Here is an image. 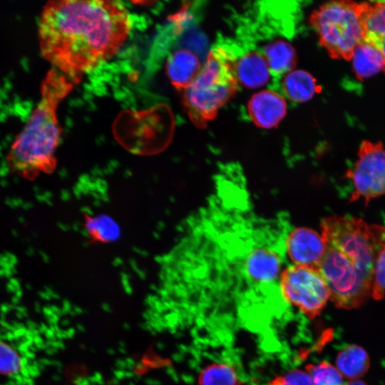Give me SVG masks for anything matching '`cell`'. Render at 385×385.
Masks as SVG:
<instances>
[{
    "label": "cell",
    "mask_w": 385,
    "mask_h": 385,
    "mask_svg": "<svg viewBox=\"0 0 385 385\" xmlns=\"http://www.w3.org/2000/svg\"><path fill=\"white\" fill-rule=\"evenodd\" d=\"M132 29V16L121 1H50L38 24L40 52L52 68L76 82L113 57Z\"/></svg>",
    "instance_id": "obj_1"
},
{
    "label": "cell",
    "mask_w": 385,
    "mask_h": 385,
    "mask_svg": "<svg viewBox=\"0 0 385 385\" xmlns=\"http://www.w3.org/2000/svg\"><path fill=\"white\" fill-rule=\"evenodd\" d=\"M324 252L318 267L338 308L354 309L371 296L375 265L385 246V227L333 215L320 223Z\"/></svg>",
    "instance_id": "obj_2"
},
{
    "label": "cell",
    "mask_w": 385,
    "mask_h": 385,
    "mask_svg": "<svg viewBox=\"0 0 385 385\" xmlns=\"http://www.w3.org/2000/svg\"><path fill=\"white\" fill-rule=\"evenodd\" d=\"M74 83L56 69L46 73L41 84L39 101L6 155L7 165L13 173L34 180L55 170L61 135L57 110Z\"/></svg>",
    "instance_id": "obj_3"
},
{
    "label": "cell",
    "mask_w": 385,
    "mask_h": 385,
    "mask_svg": "<svg viewBox=\"0 0 385 385\" xmlns=\"http://www.w3.org/2000/svg\"><path fill=\"white\" fill-rule=\"evenodd\" d=\"M235 54L225 46H215L192 83L183 91V104L194 125L203 128L236 93Z\"/></svg>",
    "instance_id": "obj_4"
},
{
    "label": "cell",
    "mask_w": 385,
    "mask_h": 385,
    "mask_svg": "<svg viewBox=\"0 0 385 385\" xmlns=\"http://www.w3.org/2000/svg\"><path fill=\"white\" fill-rule=\"evenodd\" d=\"M363 9V2L332 1L312 13L310 22L332 58L351 61L355 48L364 40Z\"/></svg>",
    "instance_id": "obj_5"
},
{
    "label": "cell",
    "mask_w": 385,
    "mask_h": 385,
    "mask_svg": "<svg viewBox=\"0 0 385 385\" xmlns=\"http://www.w3.org/2000/svg\"><path fill=\"white\" fill-rule=\"evenodd\" d=\"M279 284L284 301L310 319L321 314L330 299L329 288L318 266L290 264L282 271Z\"/></svg>",
    "instance_id": "obj_6"
},
{
    "label": "cell",
    "mask_w": 385,
    "mask_h": 385,
    "mask_svg": "<svg viewBox=\"0 0 385 385\" xmlns=\"http://www.w3.org/2000/svg\"><path fill=\"white\" fill-rule=\"evenodd\" d=\"M346 177L353 183L349 202L360 198L368 205L370 200L385 195V146L382 142L364 140L360 144L357 159Z\"/></svg>",
    "instance_id": "obj_7"
},
{
    "label": "cell",
    "mask_w": 385,
    "mask_h": 385,
    "mask_svg": "<svg viewBox=\"0 0 385 385\" xmlns=\"http://www.w3.org/2000/svg\"><path fill=\"white\" fill-rule=\"evenodd\" d=\"M286 251L293 265L318 266L324 252V243L316 231L295 228L287 237Z\"/></svg>",
    "instance_id": "obj_8"
},
{
    "label": "cell",
    "mask_w": 385,
    "mask_h": 385,
    "mask_svg": "<svg viewBox=\"0 0 385 385\" xmlns=\"http://www.w3.org/2000/svg\"><path fill=\"white\" fill-rule=\"evenodd\" d=\"M287 104L278 93L265 90L255 93L248 103V111L254 123L263 128L276 126L284 117Z\"/></svg>",
    "instance_id": "obj_9"
},
{
    "label": "cell",
    "mask_w": 385,
    "mask_h": 385,
    "mask_svg": "<svg viewBox=\"0 0 385 385\" xmlns=\"http://www.w3.org/2000/svg\"><path fill=\"white\" fill-rule=\"evenodd\" d=\"M202 68L197 56L192 51L181 48L171 53L166 61V73L172 85L178 91L186 89Z\"/></svg>",
    "instance_id": "obj_10"
},
{
    "label": "cell",
    "mask_w": 385,
    "mask_h": 385,
    "mask_svg": "<svg viewBox=\"0 0 385 385\" xmlns=\"http://www.w3.org/2000/svg\"><path fill=\"white\" fill-rule=\"evenodd\" d=\"M235 70L237 81L248 88H256L266 84L270 70L262 53L248 51L236 60Z\"/></svg>",
    "instance_id": "obj_11"
},
{
    "label": "cell",
    "mask_w": 385,
    "mask_h": 385,
    "mask_svg": "<svg viewBox=\"0 0 385 385\" xmlns=\"http://www.w3.org/2000/svg\"><path fill=\"white\" fill-rule=\"evenodd\" d=\"M351 61L354 73L360 81L383 71L385 65L384 56L381 50L364 40L355 48Z\"/></svg>",
    "instance_id": "obj_12"
},
{
    "label": "cell",
    "mask_w": 385,
    "mask_h": 385,
    "mask_svg": "<svg viewBox=\"0 0 385 385\" xmlns=\"http://www.w3.org/2000/svg\"><path fill=\"white\" fill-rule=\"evenodd\" d=\"M83 226L91 245L110 244L117 241L120 236L118 222L105 213L89 214L84 212Z\"/></svg>",
    "instance_id": "obj_13"
},
{
    "label": "cell",
    "mask_w": 385,
    "mask_h": 385,
    "mask_svg": "<svg viewBox=\"0 0 385 385\" xmlns=\"http://www.w3.org/2000/svg\"><path fill=\"white\" fill-rule=\"evenodd\" d=\"M364 41L385 53V1L363 2Z\"/></svg>",
    "instance_id": "obj_14"
},
{
    "label": "cell",
    "mask_w": 385,
    "mask_h": 385,
    "mask_svg": "<svg viewBox=\"0 0 385 385\" xmlns=\"http://www.w3.org/2000/svg\"><path fill=\"white\" fill-rule=\"evenodd\" d=\"M262 55L267 62L270 72L275 75L291 71L297 63L294 48L282 39H276L267 43L263 48Z\"/></svg>",
    "instance_id": "obj_15"
},
{
    "label": "cell",
    "mask_w": 385,
    "mask_h": 385,
    "mask_svg": "<svg viewBox=\"0 0 385 385\" xmlns=\"http://www.w3.org/2000/svg\"><path fill=\"white\" fill-rule=\"evenodd\" d=\"M336 364L343 376L354 380L368 370L369 358L363 348L351 344L339 351Z\"/></svg>",
    "instance_id": "obj_16"
},
{
    "label": "cell",
    "mask_w": 385,
    "mask_h": 385,
    "mask_svg": "<svg viewBox=\"0 0 385 385\" xmlns=\"http://www.w3.org/2000/svg\"><path fill=\"white\" fill-rule=\"evenodd\" d=\"M317 87L313 76L302 70L289 72L283 81L285 95L292 101L298 103L311 99L316 93Z\"/></svg>",
    "instance_id": "obj_17"
},
{
    "label": "cell",
    "mask_w": 385,
    "mask_h": 385,
    "mask_svg": "<svg viewBox=\"0 0 385 385\" xmlns=\"http://www.w3.org/2000/svg\"><path fill=\"white\" fill-rule=\"evenodd\" d=\"M198 382L199 385H240L235 369L224 363L205 367L199 375Z\"/></svg>",
    "instance_id": "obj_18"
},
{
    "label": "cell",
    "mask_w": 385,
    "mask_h": 385,
    "mask_svg": "<svg viewBox=\"0 0 385 385\" xmlns=\"http://www.w3.org/2000/svg\"><path fill=\"white\" fill-rule=\"evenodd\" d=\"M24 360L18 349L9 342L0 339V374L16 376L24 369Z\"/></svg>",
    "instance_id": "obj_19"
},
{
    "label": "cell",
    "mask_w": 385,
    "mask_h": 385,
    "mask_svg": "<svg viewBox=\"0 0 385 385\" xmlns=\"http://www.w3.org/2000/svg\"><path fill=\"white\" fill-rule=\"evenodd\" d=\"M313 385H342L343 376L337 369L327 361L309 364L306 366Z\"/></svg>",
    "instance_id": "obj_20"
},
{
    "label": "cell",
    "mask_w": 385,
    "mask_h": 385,
    "mask_svg": "<svg viewBox=\"0 0 385 385\" xmlns=\"http://www.w3.org/2000/svg\"><path fill=\"white\" fill-rule=\"evenodd\" d=\"M385 295V246L377 257L374 282L371 288V296L375 299H380Z\"/></svg>",
    "instance_id": "obj_21"
},
{
    "label": "cell",
    "mask_w": 385,
    "mask_h": 385,
    "mask_svg": "<svg viewBox=\"0 0 385 385\" xmlns=\"http://www.w3.org/2000/svg\"><path fill=\"white\" fill-rule=\"evenodd\" d=\"M268 385H313V382L307 371L295 369L275 377Z\"/></svg>",
    "instance_id": "obj_22"
},
{
    "label": "cell",
    "mask_w": 385,
    "mask_h": 385,
    "mask_svg": "<svg viewBox=\"0 0 385 385\" xmlns=\"http://www.w3.org/2000/svg\"><path fill=\"white\" fill-rule=\"evenodd\" d=\"M342 385H366V384H364L363 381H359V380H357V379H354V380H351L350 381H348L346 383H344Z\"/></svg>",
    "instance_id": "obj_23"
},
{
    "label": "cell",
    "mask_w": 385,
    "mask_h": 385,
    "mask_svg": "<svg viewBox=\"0 0 385 385\" xmlns=\"http://www.w3.org/2000/svg\"><path fill=\"white\" fill-rule=\"evenodd\" d=\"M384 59H385V53H384ZM383 72L385 73V65H384V68Z\"/></svg>",
    "instance_id": "obj_24"
}]
</instances>
